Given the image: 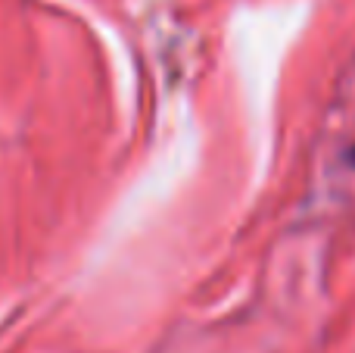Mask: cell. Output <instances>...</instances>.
<instances>
[{
	"instance_id": "1",
	"label": "cell",
	"mask_w": 355,
	"mask_h": 353,
	"mask_svg": "<svg viewBox=\"0 0 355 353\" xmlns=\"http://www.w3.org/2000/svg\"><path fill=\"white\" fill-rule=\"evenodd\" d=\"M349 163H352V166H355V144H352V147H349Z\"/></svg>"
}]
</instances>
